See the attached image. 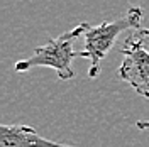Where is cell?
Wrapping results in <instances>:
<instances>
[{"mask_svg": "<svg viewBox=\"0 0 149 147\" xmlns=\"http://www.w3.org/2000/svg\"><path fill=\"white\" fill-rule=\"evenodd\" d=\"M142 15L144 12L141 7H130L125 15L115 20H103L98 26H90L85 32V49L78 51L76 58H86L90 59V69L88 76L97 78L100 74V66H102L103 58L110 53L117 37L124 31L129 29H141L142 26Z\"/></svg>", "mask_w": 149, "mask_h": 147, "instance_id": "obj_1", "label": "cell"}, {"mask_svg": "<svg viewBox=\"0 0 149 147\" xmlns=\"http://www.w3.org/2000/svg\"><path fill=\"white\" fill-rule=\"evenodd\" d=\"M90 24H80L74 29L61 34L56 39H49L44 46L34 49V53L27 59H20L14 64L17 73H26L32 68H53L59 80L68 81L74 78V71L71 68V61L76 58V51H73V42L76 37L83 36Z\"/></svg>", "mask_w": 149, "mask_h": 147, "instance_id": "obj_2", "label": "cell"}, {"mask_svg": "<svg viewBox=\"0 0 149 147\" xmlns=\"http://www.w3.org/2000/svg\"><path fill=\"white\" fill-rule=\"evenodd\" d=\"M120 51L124 54V61L119 68L120 80L130 85L136 93L149 100V51L132 36L125 39Z\"/></svg>", "mask_w": 149, "mask_h": 147, "instance_id": "obj_3", "label": "cell"}, {"mask_svg": "<svg viewBox=\"0 0 149 147\" xmlns=\"http://www.w3.org/2000/svg\"><path fill=\"white\" fill-rule=\"evenodd\" d=\"M0 147H73L42 137L29 125H0Z\"/></svg>", "mask_w": 149, "mask_h": 147, "instance_id": "obj_4", "label": "cell"}, {"mask_svg": "<svg viewBox=\"0 0 149 147\" xmlns=\"http://www.w3.org/2000/svg\"><path fill=\"white\" fill-rule=\"evenodd\" d=\"M132 37H134V39H136L144 49H148L149 51V29H142V27L136 29L134 34H132Z\"/></svg>", "mask_w": 149, "mask_h": 147, "instance_id": "obj_5", "label": "cell"}, {"mask_svg": "<svg viewBox=\"0 0 149 147\" xmlns=\"http://www.w3.org/2000/svg\"><path fill=\"white\" fill-rule=\"evenodd\" d=\"M136 127L139 130H149V120H137Z\"/></svg>", "mask_w": 149, "mask_h": 147, "instance_id": "obj_6", "label": "cell"}]
</instances>
